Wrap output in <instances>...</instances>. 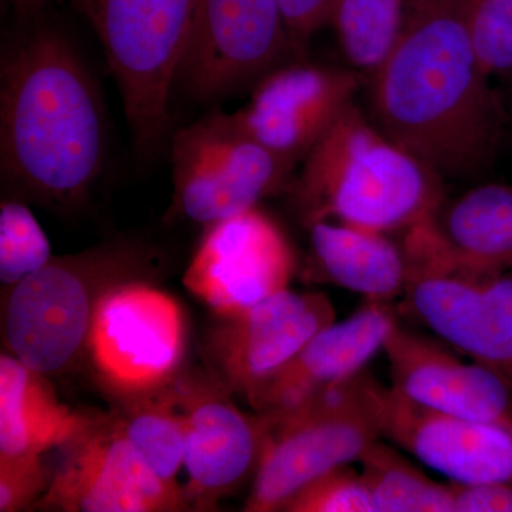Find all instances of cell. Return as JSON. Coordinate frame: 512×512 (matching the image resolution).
I'll list each match as a JSON object with an SVG mask.
<instances>
[{"instance_id":"cell-1","label":"cell","mask_w":512,"mask_h":512,"mask_svg":"<svg viewBox=\"0 0 512 512\" xmlns=\"http://www.w3.org/2000/svg\"><path fill=\"white\" fill-rule=\"evenodd\" d=\"M367 80L376 126L443 180L493 167L508 114L471 42L463 0H406L399 36Z\"/></svg>"},{"instance_id":"cell-2","label":"cell","mask_w":512,"mask_h":512,"mask_svg":"<svg viewBox=\"0 0 512 512\" xmlns=\"http://www.w3.org/2000/svg\"><path fill=\"white\" fill-rule=\"evenodd\" d=\"M106 156V113L92 74L62 30L39 23L2 59L3 184L25 200L74 210Z\"/></svg>"},{"instance_id":"cell-3","label":"cell","mask_w":512,"mask_h":512,"mask_svg":"<svg viewBox=\"0 0 512 512\" xmlns=\"http://www.w3.org/2000/svg\"><path fill=\"white\" fill-rule=\"evenodd\" d=\"M443 178L350 104L302 161L292 181L303 222L336 221L393 234L430 220Z\"/></svg>"},{"instance_id":"cell-4","label":"cell","mask_w":512,"mask_h":512,"mask_svg":"<svg viewBox=\"0 0 512 512\" xmlns=\"http://www.w3.org/2000/svg\"><path fill=\"white\" fill-rule=\"evenodd\" d=\"M157 259L153 248L131 239L53 256L10 292L5 311L10 355L42 375L70 369L86 355L103 293L120 282L144 279Z\"/></svg>"},{"instance_id":"cell-5","label":"cell","mask_w":512,"mask_h":512,"mask_svg":"<svg viewBox=\"0 0 512 512\" xmlns=\"http://www.w3.org/2000/svg\"><path fill=\"white\" fill-rule=\"evenodd\" d=\"M379 387L360 372L295 409L262 414L264 444L245 511H282L305 485L382 439Z\"/></svg>"},{"instance_id":"cell-6","label":"cell","mask_w":512,"mask_h":512,"mask_svg":"<svg viewBox=\"0 0 512 512\" xmlns=\"http://www.w3.org/2000/svg\"><path fill=\"white\" fill-rule=\"evenodd\" d=\"M99 37L134 144L150 154L170 130V104L197 0H70Z\"/></svg>"},{"instance_id":"cell-7","label":"cell","mask_w":512,"mask_h":512,"mask_svg":"<svg viewBox=\"0 0 512 512\" xmlns=\"http://www.w3.org/2000/svg\"><path fill=\"white\" fill-rule=\"evenodd\" d=\"M406 302L447 345L490 367L512 387V278L460 264L441 248L429 221L404 232Z\"/></svg>"},{"instance_id":"cell-8","label":"cell","mask_w":512,"mask_h":512,"mask_svg":"<svg viewBox=\"0 0 512 512\" xmlns=\"http://www.w3.org/2000/svg\"><path fill=\"white\" fill-rule=\"evenodd\" d=\"M171 214L207 227L258 207L291 184L295 165L249 136L234 113L212 111L171 143Z\"/></svg>"},{"instance_id":"cell-9","label":"cell","mask_w":512,"mask_h":512,"mask_svg":"<svg viewBox=\"0 0 512 512\" xmlns=\"http://www.w3.org/2000/svg\"><path fill=\"white\" fill-rule=\"evenodd\" d=\"M185 348L180 303L146 279H130L101 296L86 353L99 382L127 402L170 387Z\"/></svg>"},{"instance_id":"cell-10","label":"cell","mask_w":512,"mask_h":512,"mask_svg":"<svg viewBox=\"0 0 512 512\" xmlns=\"http://www.w3.org/2000/svg\"><path fill=\"white\" fill-rule=\"evenodd\" d=\"M299 59L279 0H197L177 83L210 103Z\"/></svg>"},{"instance_id":"cell-11","label":"cell","mask_w":512,"mask_h":512,"mask_svg":"<svg viewBox=\"0 0 512 512\" xmlns=\"http://www.w3.org/2000/svg\"><path fill=\"white\" fill-rule=\"evenodd\" d=\"M35 507L66 512H168L190 505L131 446L120 416L87 417Z\"/></svg>"},{"instance_id":"cell-12","label":"cell","mask_w":512,"mask_h":512,"mask_svg":"<svg viewBox=\"0 0 512 512\" xmlns=\"http://www.w3.org/2000/svg\"><path fill=\"white\" fill-rule=\"evenodd\" d=\"M295 265L284 231L255 207L207 225L183 282L188 292L225 318L288 288Z\"/></svg>"},{"instance_id":"cell-13","label":"cell","mask_w":512,"mask_h":512,"mask_svg":"<svg viewBox=\"0 0 512 512\" xmlns=\"http://www.w3.org/2000/svg\"><path fill=\"white\" fill-rule=\"evenodd\" d=\"M207 350L215 376L249 404L320 330L336 322L323 293H275L237 315L220 318Z\"/></svg>"},{"instance_id":"cell-14","label":"cell","mask_w":512,"mask_h":512,"mask_svg":"<svg viewBox=\"0 0 512 512\" xmlns=\"http://www.w3.org/2000/svg\"><path fill=\"white\" fill-rule=\"evenodd\" d=\"M362 77L357 70L293 60L255 83L247 106L234 116L249 136L296 167L355 103Z\"/></svg>"},{"instance_id":"cell-15","label":"cell","mask_w":512,"mask_h":512,"mask_svg":"<svg viewBox=\"0 0 512 512\" xmlns=\"http://www.w3.org/2000/svg\"><path fill=\"white\" fill-rule=\"evenodd\" d=\"M212 380H175L173 392L185 421V460L190 507L214 510L225 495L234 493L255 474L266 431L262 414L242 413L224 383Z\"/></svg>"},{"instance_id":"cell-16","label":"cell","mask_w":512,"mask_h":512,"mask_svg":"<svg viewBox=\"0 0 512 512\" xmlns=\"http://www.w3.org/2000/svg\"><path fill=\"white\" fill-rule=\"evenodd\" d=\"M380 431L457 484H512V427L447 416L380 384Z\"/></svg>"},{"instance_id":"cell-17","label":"cell","mask_w":512,"mask_h":512,"mask_svg":"<svg viewBox=\"0 0 512 512\" xmlns=\"http://www.w3.org/2000/svg\"><path fill=\"white\" fill-rule=\"evenodd\" d=\"M392 387L433 412L512 427V387L481 363L458 359L436 340L393 326L383 345Z\"/></svg>"},{"instance_id":"cell-18","label":"cell","mask_w":512,"mask_h":512,"mask_svg":"<svg viewBox=\"0 0 512 512\" xmlns=\"http://www.w3.org/2000/svg\"><path fill=\"white\" fill-rule=\"evenodd\" d=\"M396 323L389 303L367 302L349 319L333 322L313 336L265 384L252 407L259 414L288 412L348 382L383 349Z\"/></svg>"},{"instance_id":"cell-19","label":"cell","mask_w":512,"mask_h":512,"mask_svg":"<svg viewBox=\"0 0 512 512\" xmlns=\"http://www.w3.org/2000/svg\"><path fill=\"white\" fill-rule=\"evenodd\" d=\"M312 254L328 281L367 302L389 303L404 293L409 265L389 235L336 221L309 225Z\"/></svg>"},{"instance_id":"cell-20","label":"cell","mask_w":512,"mask_h":512,"mask_svg":"<svg viewBox=\"0 0 512 512\" xmlns=\"http://www.w3.org/2000/svg\"><path fill=\"white\" fill-rule=\"evenodd\" d=\"M45 376L10 353L0 356V456H43L86 423L87 417L59 402Z\"/></svg>"},{"instance_id":"cell-21","label":"cell","mask_w":512,"mask_h":512,"mask_svg":"<svg viewBox=\"0 0 512 512\" xmlns=\"http://www.w3.org/2000/svg\"><path fill=\"white\" fill-rule=\"evenodd\" d=\"M430 225L454 261L487 272L512 269V185L471 188L451 204L443 202Z\"/></svg>"},{"instance_id":"cell-22","label":"cell","mask_w":512,"mask_h":512,"mask_svg":"<svg viewBox=\"0 0 512 512\" xmlns=\"http://www.w3.org/2000/svg\"><path fill=\"white\" fill-rule=\"evenodd\" d=\"M357 461L375 512H454L453 485L433 480L382 440Z\"/></svg>"},{"instance_id":"cell-23","label":"cell","mask_w":512,"mask_h":512,"mask_svg":"<svg viewBox=\"0 0 512 512\" xmlns=\"http://www.w3.org/2000/svg\"><path fill=\"white\" fill-rule=\"evenodd\" d=\"M127 402L131 406L120 417L131 446L165 484L180 487L177 476L184 467L185 421L173 384L163 392Z\"/></svg>"},{"instance_id":"cell-24","label":"cell","mask_w":512,"mask_h":512,"mask_svg":"<svg viewBox=\"0 0 512 512\" xmlns=\"http://www.w3.org/2000/svg\"><path fill=\"white\" fill-rule=\"evenodd\" d=\"M406 0H336L329 25L343 55L365 77L375 72L402 29Z\"/></svg>"},{"instance_id":"cell-25","label":"cell","mask_w":512,"mask_h":512,"mask_svg":"<svg viewBox=\"0 0 512 512\" xmlns=\"http://www.w3.org/2000/svg\"><path fill=\"white\" fill-rule=\"evenodd\" d=\"M52 247L28 205L5 200L0 205V281L18 285L52 261Z\"/></svg>"},{"instance_id":"cell-26","label":"cell","mask_w":512,"mask_h":512,"mask_svg":"<svg viewBox=\"0 0 512 512\" xmlns=\"http://www.w3.org/2000/svg\"><path fill=\"white\" fill-rule=\"evenodd\" d=\"M471 42L490 77L512 76V0H463Z\"/></svg>"},{"instance_id":"cell-27","label":"cell","mask_w":512,"mask_h":512,"mask_svg":"<svg viewBox=\"0 0 512 512\" xmlns=\"http://www.w3.org/2000/svg\"><path fill=\"white\" fill-rule=\"evenodd\" d=\"M285 512H375L372 495L355 468H333L305 485L282 508Z\"/></svg>"},{"instance_id":"cell-28","label":"cell","mask_w":512,"mask_h":512,"mask_svg":"<svg viewBox=\"0 0 512 512\" xmlns=\"http://www.w3.org/2000/svg\"><path fill=\"white\" fill-rule=\"evenodd\" d=\"M50 478L52 474L39 454L0 456V512L35 507L49 487Z\"/></svg>"},{"instance_id":"cell-29","label":"cell","mask_w":512,"mask_h":512,"mask_svg":"<svg viewBox=\"0 0 512 512\" xmlns=\"http://www.w3.org/2000/svg\"><path fill=\"white\" fill-rule=\"evenodd\" d=\"M286 28L303 56L312 36L329 25L336 0H279Z\"/></svg>"},{"instance_id":"cell-30","label":"cell","mask_w":512,"mask_h":512,"mask_svg":"<svg viewBox=\"0 0 512 512\" xmlns=\"http://www.w3.org/2000/svg\"><path fill=\"white\" fill-rule=\"evenodd\" d=\"M451 485L454 512H512V484Z\"/></svg>"},{"instance_id":"cell-31","label":"cell","mask_w":512,"mask_h":512,"mask_svg":"<svg viewBox=\"0 0 512 512\" xmlns=\"http://www.w3.org/2000/svg\"><path fill=\"white\" fill-rule=\"evenodd\" d=\"M2 2L8 5L19 18L33 19L43 12L50 0H2Z\"/></svg>"}]
</instances>
